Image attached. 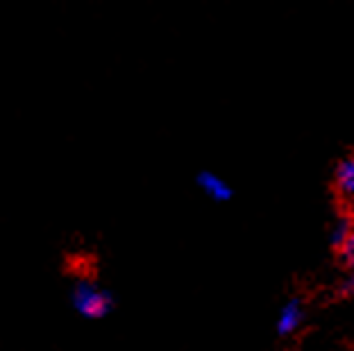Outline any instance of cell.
<instances>
[{"label":"cell","instance_id":"cell-1","mask_svg":"<svg viewBox=\"0 0 354 351\" xmlns=\"http://www.w3.org/2000/svg\"><path fill=\"white\" fill-rule=\"evenodd\" d=\"M73 299H75V308L86 317H102L111 308L109 294L100 290L95 283L86 281V279H80V283L73 290Z\"/></svg>","mask_w":354,"mask_h":351},{"label":"cell","instance_id":"cell-2","mask_svg":"<svg viewBox=\"0 0 354 351\" xmlns=\"http://www.w3.org/2000/svg\"><path fill=\"white\" fill-rule=\"evenodd\" d=\"M304 320V308L300 299H288L279 310L277 317V333L279 336H291V333L302 324Z\"/></svg>","mask_w":354,"mask_h":351},{"label":"cell","instance_id":"cell-3","mask_svg":"<svg viewBox=\"0 0 354 351\" xmlns=\"http://www.w3.org/2000/svg\"><path fill=\"white\" fill-rule=\"evenodd\" d=\"M198 183L209 197L216 199V202H227L232 197V188L227 186V181L221 179L218 174H214V172H200Z\"/></svg>","mask_w":354,"mask_h":351},{"label":"cell","instance_id":"cell-4","mask_svg":"<svg viewBox=\"0 0 354 351\" xmlns=\"http://www.w3.org/2000/svg\"><path fill=\"white\" fill-rule=\"evenodd\" d=\"M336 188L339 193L348 199H354V154L341 159V163L336 166Z\"/></svg>","mask_w":354,"mask_h":351},{"label":"cell","instance_id":"cell-5","mask_svg":"<svg viewBox=\"0 0 354 351\" xmlns=\"http://www.w3.org/2000/svg\"><path fill=\"white\" fill-rule=\"evenodd\" d=\"M350 231H352V222L348 218H341V220H336V225L332 227V243L336 247H341L345 238L350 236Z\"/></svg>","mask_w":354,"mask_h":351},{"label":"cell","instance_id":"cell-6","mask_svg":"<svg viewBox=\"0 0 354 351\" xmlns=\"http://www.w3.org/2000/svg\"><path fill=\"white\" fill-rule=\"evenodd\" d=\"M341 257L348 265H354V227L350 231V236L345 238L343 245H341Z\"/></svg>","mask_w":354,"mask_h":351},{"label":"cell","instance_id":"cell-7","mask_svg":"<svg viewBox=\"0 0 354 351\" xmlns=\"http://www.w3.org/2000/svg\"><path fill=\"white\" fill-rule=\"evenodd\" d=\"M348 288H350V292H354V279H352V281L348 283Z\"/></svg>","mask_w":354,"mask_h":351}]
</instances>
